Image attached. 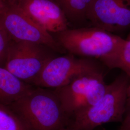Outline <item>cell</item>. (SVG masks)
<instances>
[{
	"label": "cell",
	"instance_id": "obj_1",
	"mask_svg": "<svg viewBox=\"0 0 130 130\" xmlns=\"http://www.w3.org/2000/svg\"><path fill=\"white\" fill-rule=\"evenodd\" d=\"M55 39L66 52L98 59L110 69L118 68L126 40L95 27L68 28L57 33Z\"/></svg>",
	"mask_w": 130,
	"mask_h": 130
},
{
	"label": "cell",
	"instance_id": "obj_2",
	"mask_svg": "<svg viewBox=\"0 0 130 130\" xmlns=\"http://www.w3.org/2000/svg\"><path fill=\"white\" fill-rule=\"evenodd\" d=\"M130 78L125 73L107 85L98 101L71 118L67 127L71 130H93L104 123L122 121L125 114Z\"/></svg>",
	"mask_w": 130,
	"mask_h": 130
},
{
	"label": "cell",
	"instance_id": "obj_3",
	"mask_svg": "<svg viewBox=\"0 0 130 130\" xmlns=\"http://www.w3.org/2000/svg\"><path fill=\"white\" fill-rule=\"evenodd\" d=\"M12 105L29 130H59L70 124L56 94L43 88L32 89Z\"/></svg>",
	"mask_w": 130,
	"mask_h": 130
},
{
	"label": "cell",
	"instance_id": "obj_4",
	"mask_svg": "<svg viewBox=\"0 0 130 130\" xmlns=\"http://www.w3.org/2000/svg\"><path fill=\"white\" fill-rule=\"evenodd\" d=\"M103 71L80 76L54 92L58 98L68 116L71 118L93 105L102 97L107 90Z\"/></svg>",
	"mask_w": 130,
	"mask_h": 130
},
{
	"label": "cell",
	"instance_id": "obj_5",
	"mask_svg": "<svg viewBox=\"0 0 130 130\" xmlns=\"http://www.w3.org/2000/svg\"><path fill=\"white\" fill-rule=\"evenodd\" d=\"M100 71L102 68L93 59L69 53L49 59L32 83L38 87L58 88L80 76Z\"/></svg>",
	"mask_w": 130,
	"mask_h": 130
},
{
	"label": "cell",
	"instance_id": "obj_6",
	"mask_svg": "<svg viewBox=\"0 0 130 130\" xmlns=\"http://www.w3.org/2000/svg\"><path fill=\"white\" fill-rule=\"evenodd\" d=\"M0 27L14 41L31 42L45 46L54 51L66 52L50 33L12 5L7 4L5 11L0 15Z\"/></svg>",
	"mask_w": 130,
	"mask_h": 130
},
{
	"label": "cell",
	"instance_id": "obj_7",
	"mask_svg": "<svg viewBox=\"0 0 130 130\" xmlns=\"http://www.w3.org/2000/svg\"><path fill=\"white\" fill-rule=\"evenodd\" d=\"M49 49L34 43L12 40L4 67L21 80L32 83L47 62L54 57L48 51Z\"/></svg>",
	"mask_w": 130,
	"mask_h": 130
},
{
	"label": "cell",
	"instance_id": "obj_8",
	"mask_svg": "<svg viewBox=\"0 0 130 130\" xmlns=\"http://www.w3.org/2000/svg\"><path fill=\"white\" fill-rule=\"evenodd\" d=\"M87 19L109 32L130 29V0H93Z\"/></svg>",
	"mask_w": 130,
	"mask_h": 130
},
{
	"label": "cell",
	"instance_id": "obj_9",
	"mask_svg": "<svg viewBox=\"0 0 130 130\" xmlns=\"http://www.w3.org/2000/svg\"><path fill=\"white\" fill-rule=\"evenodd\" d=\"M16 7L49 33L69 28V20L55 0H17L9 4Z\"/></svg>",
	"mask_w": 130,
	"mask_h": 130
},
{
	"label": "cell",
	"instance_id": "obj_10",
	"mask_svg": "<svg viewBox=\"0 0 130 130\" xmlns=\"http://www.w3.org/2000/svg\"><path fill=\"white\" fill-rule=\"evenodd\" d=\"M32 89L4 67L0 66V105H12Z\"/></svg>",
	"mask_w": 130,
	"mask_h": 130
},
{
	"label": "cell",
	"instance_id": "obj_11",
	"mask_svg": "<svg viewBox=\"0 0 130 130\" xmlns=\"http://www.w3.org/2000/svg\"><path fill=\"white\" fill-rule=\"evenodd\" d=\"M60 6L68 20L78 22L87 19L93 0H55Z\"/></svg>",
	"mask_w": 130,
	"mask_h": 130
},
{
	"label": "cell",
	"instance_id": "obj_12",
	"mask_svg": "<svg viewBox=\"0 0 130 130\" xmlns=\"http://www.w3.org/2000/svg\"><path fill=\"white\" fill-rule=\"evenodd\" d=\"M0 130H29L17 114L0 105Z\"/></svg>",
	"mask_w": 130,
	"mask_h": 130
},
{
	"label": "cell",
	"instance_id": "obj_13",
	"mask_svg": "<svg viewBox=\"0 0 130 130\" xmlns=\"http://www.w3.org/2000/svg\"><path fill=\"white\" fill-rule=\"evenodd\" d=\"M121 53L118 69L124 71L130 78V39H125Z\"/></svg>",
	"mask_w": 130,
	"mask_h": 130
},
{
	"label": "cell",
	"instance_id": "obj_14",
	"mask_svg": "<svg viewBox=\"0 0 130 130\" xmlns=\"http://www.w3.org/2000/svg\"><path fill=\"white\" fill-rule=\"evenodd\" d=\"M12 40L0 27V66L4 67Z\"/></svg>",
	"mask_w": 130,
	"mask_h": 130
},
{
	"label": "cell",
	"instance_id": "obj_15",
	"mask_svg": "<svg viewBox=\"0 0 130 130\" xmlns=\"http://www.w3.org/2000/svg\"><path fill=\"white\" fill-rule=\"evenodd\" d=\"M125 114L119 130H130V110L126 112Z\"/></svg>",
	"mask_w": 130,
	"mask_h": 130
},
{
	"label": "cell",
	"instance_id": "obj_16",
	"mask_svg": "<svg viewBox=\"0 0 130 130\" xmlns=\"http://www.w3.org/2000/svg\"><path fill=\"white\" fill-rule=\"evenodd\" d=\"M130 110V80L128 90H127V98L126 106V112ZM125 112V113H126Z\"/></svg>",
	"mask_w": 130,
	"mask_h": 130
},
{
	"label": "cell",
	"instance_id": "obj_17",
	"mask_svg": "<svg viewBox=\"0 0 130 130\" xmlns=\"http://www.w3.org/2000/svg\"><path fill=\"white\" fill-rule=\"evenodd\" d=\"M7 6V3L5 0H0V15L5 11Z\"/></svg>",
	"mask_w": 130,
	"mask_h": 130
},
{
	"label": "cell",
	"instance_id": "obj_18",
	"mask_svg": "<svg viewBox=\"0 0 130 130\" xmlns=\"http://www.w3.org/2000/svg\"><path fill=\"white\" fill-rule=\"evenodd\" d=\"M5 2L8 4H11L12 3H14L15 1H16L17 0H5Z\"/></svg>",
	"mask_w": 130,
	"mask_h": 130
},
{
	"label": "cell",
	"instance_id": "obj_19",
	"mask_svg": "<svg viewBox=\"0 0 130 130\" xmlns=\"http://www.w3.org/2000/svg\"><path fill=\"white\" fill-rule=\"evenodd\" d=\"M59 130H71L69 128H68V127H65V128H62Z\"/></svg>",
	"mask_w": 130,
	"mask_h": 130
},
{
	"label": "cell",
	"instance_id": "obj_20",
	"mask_svg": "<svg viewBox=\"0 0 130 130\" xmlns=\"http://www.w3.org/2000/svg\"><path fill=\"white\" fill-rule=\"evenodd\" d=\"M127 39H130V32L129 33V35H128V36Z\"/></svg>",
	"mask_w": 130,
	"mask_h": 130
}]
</instances>
